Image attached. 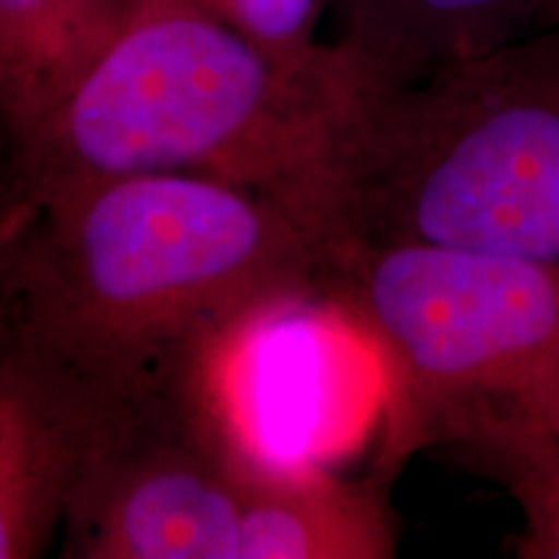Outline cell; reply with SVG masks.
I'll list each match as a JSON object with an SVG mask.
<instances>
[{"instance_id":"1","label":"cell","mask_w":559,"mask_h":559,"mask_svg":"<svg viewBox=\"0 0 559 559\" xmlns=\"http://www.w3.org/2000/svg\"><path fill=\"white\" fill-rule=\"evenodd\" d=\"M332 251L296 210L202 174H128L11 202L3 330L102 428L202 396L207 370L272 306L324 296Z\"/></svg>"},{"instance_id":"2","label":"cell","mask_w":559,"mask_h":559,"mask_svg":"<svg viewBox=\"0 0 559 559\" xmlns=\"http://www.w3.org/2000/svg\"><path fill=\"white\" fill-rule=\"evenodd\" d=\"M345 88L280 68L192 0H135L107 47L5 158L9 202L128 174H202L283 202L330 247Z\"/></svg>"},{"instance_id":"3","label":"cell","mask_w":559,"mask_h":559,"mask_svg":"<svg viewBox=\"0 0 559 559\" xmlns=\"http://www.w3.org/2000/svg\"><path fill=\"white\" fill-rule=\"evenodd\" d=\"M330 241L559 267V24L383 88L332 132Z\"/></svg>"},{"instance_id":"4","label":"cell","mask_w":559,"mask_h":559,"mask_svg":"<svg viewBox=\"0 0 559 559\" xmlns=\"http://www.w3.org/2000/svg\"><path fill=\"white\" fill-rule=\"evenodd\" d=\"M324 298L386 370L383 477L481 425L559 428V267L428 243H342Z\"/></svg>"},{"instance_id":"5","label":"cell","mask_w":559,"mask_h":559,"mask_svg":"<svg viewBox=\"0 0 559 559\" xmlns=\"http://www.w3.org/2000/svg\"><path fill=\"white\" fill-rule=\"evenodd\" d=\"M247 466L205 396L99 430L66 521V559H239Z\"/></svg>"},{"instance_id":"6","label":"cell","mask_w":559,"mask_h":559,"mask_svg":"<svg viewBox=\"0 0 559 559\" xmlns=\"http://www.w3.org/2000/svg\"><path fill=\"white\" fill-rule=\"evenodd\" d=\"M102 417L73 383L0 330V559H34L60 542Z\"/></svg>"},{"instance_id":"7","label":"cell","mask_w":559,"mask_h":559,"mask_svg":"<svg viewBox=\"0 0 559 559\" xmlns=\"http://www.w3.org/2000/svg\"><path fill=\"white\" fill-rule=\"evenodd\" d=\"M555 24L559 0H330L326 37L349 88H383Z\"/></svg>"},{"instance_id":"8","label":"cell","mask_w":559,"mask_h":559,"mask_svg":"<svg viewBox=\"0 0 559 559\" xmlns=\"http://www.w3.org/2000/svg\"><path fill=\"white\" fill-rule=\"evenodd\" d=\"M239 559H389L400 528L386 477H345L324 464L243 459Z\"/></svg>"},{"instance_id":"9","label":"cell","mask_w":559,"mask_h":559,"mask_svg":"<svg viewBox=\"0 0 559 559\" xmlns=\"http://www.w3.org/2000/svg\"><path fill=\"white\" fill-rule=\"evenodd\" d=\"M135 0H0V138L5 158L39 128Z\"/></svg>"},{"instance_id":"10","label":"cell","mask_w":559,"mask_h":559,"mask_svg":"<svg viewBox=\"0 0 559 559\" xmlns=\"http://www.w3.org/2000/svg\"><path fill=\"white\" fill-rule=\"evenodd\" d=\"M461 466L492 479L521 510L515 557L559 559V428L539 423H492L449 440Z\"/></svg>"},{"instance_id":"11","label":"cell","mask_w":559,"mask_h":559,"mask_svg":"<svg viewBox=\"0 0 559 559\" xmlns=\"http://www.w3.org/2000/svg\"><path fill=\"white\" fill-rule=\"evenodd\" d=\"M298 79L345 88L326 24L330 0H192Z\"/></svg>"},{"instance_id":"12","label":"cell","mask_w":559,"mask_h":559,"mask_svg":"<svg viewBox=\"0 0 559 559\" xmlns=\"http://www.w3.org/2000/svg\"><path fill=\"white\" fill-rule=\"evenodd\" d=\"M9 185L0 171V330H3V260H5V236H9Z\"/></svg>"}]
</instances>
